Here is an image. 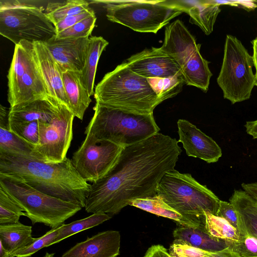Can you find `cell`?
<instances>
[{
    "instance_id": "cell-44",
    "label": "cell",
    "mask_w": 257,
    "mask_h": 257,
    "mask_svg": "<svg viewBox=\"0 0 257 257\" xmlns=\"http://www.w3.org/2000/svg\"><path fill=\"white\" fill-rule=\"evenodd\" d=\"M211 257H240L228 248L215 252H211Z\"/></svg>"
},
{
    "instance_id": "cell-17",
    "label": "cell",
    "mask_w": 257,
    "mask_h": 257,
    "mask_svg": "<svg viewBox=\"0 0 257 257\" xmlns=\"http://www.w3.org/2000/svg\"><path fill=\"white\" fill-rule=\"evenodd\" d=\"M33 43L37 61L51 101L57 106H65L69 109L63 86V72L44 43Z\"/></svg>"
},
{
    "instance_id": "cell-1",
    "label": "cell",
    "mask_w": 257,
    "mask_h": 257,
    "mask_svg": "<svg viewBox=\"0 0 257 257\" xmlns=\"http://www.w3.org/2000/svg\"><path fill=\"white\" fill-rule=\"evenodd\" d=\"M181 152L176 139L160 133L123 147L110 171L91 185L85 211L111 217L132 200L155 196L158 184L175 169Z\"/></svg>"
},
{
    "instance_id": "cell-20",
    "label": "cell",
    "mask_w": 257,
    "mask_h": 257,
    "mask_svg": "<svg viewBox=\"0 0 257 257\" xmlns=\"http://www.w3.org/2000/svg\"><path fill=\"white\" fill-rule=\"evenodd\" d=\"M62 79L69 109L75 117L82 120L91 99L84 85L81 72L67 71L63 73Z\"/></svg>"
},
{
    "instance_id": "cell-13",
    "label": "cell",
    "mask_w": 257,
    "mask_h": 257,
    "mask_svg": "<svg viewBox=\"0 0 257 257\" xmlns=\"http://www.w3.org/2000/svg\"><path fill=\"white\" fill-rule=\"evenodd\" d=\"M123 147L86 135L73 155L72 164L82 179L94 183L104 177L117 161Z\"/></svg>"
},
{
    "instance_id": "cell-16",
    "label": "cell",
    "mask_w": 257,
    "mask_h": 257,
    "mask_svg": "<svg viewBox=\"0 0 257 257\" xmlns=\"http://www.w3.org/2000/svg\"><path fill=\"white\" fill-rule=\"evenodd\" d=\"M61 71H82L87 54L89 37L57 39L44 43Z\"/></svg>"
},
{
    "instance_id": "cell-46",
    "label": "cell",
    "mask_w": 257,
    "mask_h": 257,
    "mask_svg": "<svg viewBox=\"0 0 257 257\" xmlns=\"http://www.w3.org/2000/svg\"><path fill=\"white\" fill-rule=\"evenodd\" d=\"M0 257H13L11 253L0 243Z\"/></svg>"
},
{
    "instance_id": "cell-35",
    "label": "cell",
    "mask_w": 257,
    "mask_h": 257,
    "mask_svg": "<svg viewBox=\"0 0 257 257\" xmlns=\"http://www.w3.org/2000/svg\"><path fill=\"white\" fill-rule=\"evenodd\" d=\"M59 226L51 228L40 237L35 238L30 245L16 252L15 257H30L41 249L53 245L58 235Z\"/></svg>"
},
{
    "instance_id": "cell-26",
    "label": "cell",
    "mask_w": 257,
    "mask_h": 257,
    "mask_svg": "<svg viewBox=\"0 0 257 257\" xmlns=\"http://www.w3.org/2000/svg\"><path fill=\"white\" fill-rule=\"evenodd\" d=\"M130 205L158 216L169 218L178 224L192 227L180 214L169 206L157 195L153 197L132 200Z\"/></svg>"
},
{
    "instance_id": "cell-49",
    "label": "cell",
    "mask_w": 257,
    "mask_h": 257,
    "mask_svg": "<svg viewBox=\"0 0 257 257\" xmlns=\"http://www.w3.org/2000/svg\"><path fill=\"white\" fill-rule=\"evenodd\" d=\"M256 257H257V256H256Z\"/></svg>"
},
{
    "instance_id": "cell-41",
    "label": "cell",
    "mask_w": 257,
    "mask_h": 257,
    "mask_svg": "<svg viewBox=\"0 0 257 257\" xmlns=\"http://www.w3.org/2000/svg\"><path fill=\"white\" fill-rule=\"evenodd\" d=\"M241 187L245 192L252 197L257 199V182L242 183Z\"/></svg>"
},
{
    "instance_id": "cell-24",
    "label": "cell",
    "mask_w": 257,
    "mask_h": 257,
    "mask_svg": "<svg viewBox=\"0 0 257 257\" xmlns=\"http://www.w3.org/2000/svg\"><path fill=\"white\" fill-rule=\"evenodd\" d=\"M221 11L219 6L213 0L196 1L186 12L190 17L189 22L198 26L206 35H210L217 17Z\"/></svg>"
},
{
    "instance_id": "cell-31",
    "label": "cell",
    "mask_w": 257,
    "mask_h": 257,
    "mask_svg": "<svg viewBox=\"0 0 257 257\" xmlns=\"http://www.w3.org/2000/svg\"><path fill=\"white\" fill-rule=\"evenodd\" d=\"M147 79L162 102L177 95L182 91L183 86L185 84L182 76Z\"/></svg>"
},
{
    "instance_id": "cell-42",
    "label": "cell",
    "mask_w": 257,
    "mask_h": 257,
    "mask_svg": "<svg viewBox=\"0 0 257 257\" xmlns=\"http://www.w3.org/2000/svg\"><path fill=\"white\" fill-rule=\"evenodd\" d=\"M9 110L1 104L0 106V127L8 128L9 125ZM9 129V128H8Z\"/></svg>"
},
{
    "instance_id": "cell-30",
    "label": "cell",
    "mask_w": 257,
    "mask_h": 257,
    "mask_svg": "<svg viewBox=\"0 0 257 257\" xmlns=\"http://www.w3.org/2000/svg\"><path fill=\"white\" fill-rule=\"evenodd\" d=\"M35 147L8 128L0 127V152L31 157Z\"/></svg>"
},
{
    "instance_id": "cell-28",
    "label": "cell",
    "mask_w": 257,
    "mask_h": 257,
    "mask_svg": "<svg viewBox=\"0 0 257 257\" xmlns=\"http://www.w3.org/2000/svg\"><path fill=\"white\" fill-rule=\"evenodd\" d=\"M111 216L104 213H94L69 224L63 223L58 228V234L53 244L82 231L97 226L110 219Z\"/></svg>"
},
{
    "instance_id": "cell-48",
    "label": "cell",
    "mask_w": 257,
    "mask_h": 257,
    "mask_svg": "<svg viewBox=\"0 0 257 257\" xmlns=\"http://www.w3.org/2000/svg\"><path fill=\"white\" fill-rule=\"evenodd\" d=\"M171 257H172V256H171ZM205 257H211V256L210 255L209 256H205Z\"/></svg>"
},
{
    "instance_id": "cell-22",
    "label": "cell",
    "mask_w": 257,
    "mask_h": 257,
    "mask_svg": "<svg viewBox=\"0 0 257 257\" xmlns=\"http://www.w3.org/2000/svg\"><path fill=\"white\" fill-rule=\"evenodd\" d=\"M35 239L32 236V227L20 221L0 224V243L13 257L16 252L30 245Z\"/></svg>"
},
{
    "instance_id": "cell-19",
    "label": "cell",
    "mask_w": 257,
    "mask_h": 257,
    "mask_svg": "<svg viewBox=\"0 0 257 257\" xmlns=\"http://www.w3.org/2000/svg\"><path fill=\"white\" fill-rule=\"evenodd\" d=\"M61 106L55 105L48 99H37L22 103L10 107L9 122L36 120L51 122L58 115Z\"/></svg>"
},
{
    "instance_id": "cell-36",
    "label": "cell",
    "mask_w": 257,
    "mask_h": 257,
    "mask_svg": "<svg viewBox=\"0 0 257 257\" xmlns=\"http://www.w3.org/2000/svg\"><path fill=\"white\" fill-rule=\"evenodd\" d=\"M216 216L225 219L234 227L240 239L248 235L238 213L230 202L220 200Z\"/></svg>"
},
{
    "instance_id": "cell-29",
    "label": "cell",
    "mask_w": 257,
    "mask_h": 257,
    "mask_svg": "<svg viewBox=\"0 0 257 257\" xmlns=\"http://www.w3.org/2000/svg\"><path fill=\"white\" fill-rule=\"evenodd\" d=\"M205 227L212 237L228 241H237L240 236L236 229L225 219L205 211Z\"/></svg>"
},
{
    "instance_id": "cell-2",
    "label": "cell",
    "mask_w": 257,
    "mask_h": 257,
    "mask_svg": "<svg viewBox=\"0 0 257 257\" xmlns=\"http://www.w3.org/2000/svg\"><path fill=\"white\" fill-rule=\"evenodd\" d=\"M0 174L20 179L48 195L84 208L91 185L80 176L71 159L46 163L30 157L0 152Z\"/></svg>"
},
{
    "instance_id": "cell-15",
    "label": "cell",
    "mask_w": 257,
    "mask_h": 257,
    "mask_svg": "<svg viewBox=\"0 0 257 257\" xmlns=\"http://www.w3.org/2000/svg\"><path fill=\"white\" fill-rule=\"evenodd\" d=\"M178 143H181L188 156L198 158L208 163H215L222 156L218 145L188 120L177 121Z\"/></svg>"
},
{
    "instance_id": "cell-39",
    "label": "cell",
    "mask_w": 257,
    "mask_h": 257,
    "mask_svg": "<svg viewBox=\"0 0 257 257\" xmlns=\"http://www.w3.org/2000/svg\"><path fill=\"white\" fill-rule=\"evenodd\" d=\"M93 14L94 12L90 8L82 13L65 18L55 25L57 34L69 28Z\"/></svg>"
},
{
    "instance_id": "cell-27",
    "label": "cell",
    "mask_w": 257,
    "mask_h": 257,
    "mask_svg": "<svg viewBox=\"0 0 257 257\" xmlns=\"http://www.w3.org/2000/svg\"><path fill=\"white\" fill-rule=\"evenodd\" d=\"M89 3L84 0H67L50 2L45 13L55 25L65 18L82 13L90 9Z\"/></svg>"
},
{
    "instance_id": "cell-38",
    "label": "cell",
    "mask_w": 257,
    "mask_h": 257,
    "mask_svg": "<svg viewBox=\"0 0 257 257\" xmlns=\"http://www.w3.org/2000/svg\"><path fill=\"white\" fill-rule=\"evenodd\" d=\"M169 252L172 257H205L210 256L211 253L177 239L170 246Z\"/></svg>"
},
{
    "instance_id": "cell-33",
    "label": "cell",
    "mask_w": 257,
    "mask_h": 257,
    "mask_svg": "<svg viewBox=\"0 0 257 257\" xmlns=\"http://www.w3.org/2000/svg\"><path fill=\"white\" fill-rule=\"evenodd\" d=\"M39 121L9 122L8 128L19 137L36 146L40 138Z\"/></svg>"
},
{
    "instance_id": "cell-9",
    "label": "cell",
    "mask_w": 257,
    "mask_h": 257,
    "mask_svg": "<svg viewBox=\"0 0 257 257\" xmlns=\"http://www.w3.org/2000/svg\"><path fill=\"white\" fill-rule=\"evenodd\" d=\"M201 44L179 20L165 29L164 42L159 48L179 66L185 84L207 91L212 73L209 63L200 52Z\"/></svg>"
},
{
    "instance_id": "cell-47",
    "label": "cell",
    "mask_w": 257,
    "mask_h": 257,
    "mask_svg": "<svg viewBox=\"0 0 257 257\" xmlns=\"http://www.w3.org/2000/svg\"><path fill=\"white\" fill-rule=\"evenodd\" d=\"M54 253L46 252L43 257H54Z\"/></svg>"
},
{
    "instance_id": "cell-18",
    "label": "cell",
    "mask_w": 257,
    "mask_h": 257,
    "mask_svg": "<svg viewBox=\"0 0 257 257\" xmlns=\"http://www.w3.org/2000/svg\"><path fill=\"white\" fill-rule=\"evenodd\" d=\"M120 235L118 231L98 232L76 243L61 257H116L119 254Z\"/></svg>"
},
{
    "instance_id": "cell-23",
    "label": "cell",
    "mask_w": 257,
    "mask_h": 257,
    "mask_svg": "<svg viewBox=\"0 0 257 257\" xmlns=\"http://www.w3.org/2000/svg\"><path fill=\"white\" fill-rule=\"evenodd\" d=\"M229 202L238 213L248 235L257 238V199L244 190H234Z\"/></svg>"
},
{
    "instance_id": "cell-3",
    "label": "cell",
    "mask_w": 257,
    "mask_h": 257,
    "mask_svg": "<svg viewBox=\"0 0 257 257\" xmlns=\"http://www.w3.org/2000/svg\"><path fill=\"white\" fill-rule=\"evenodd\" d=\"M94 97L102 105L140 114L153 113L162 102L147 79L133 72L126 62L104 76Z\"/></svg>"
},
{
    "instance_id": "cell-14",
    "label": "cell",
    "mask_w": 257,
    "mask_h": 257,
    "mask_svg": "<svg viewBox=\"0 0 257 257\" xmlns=\"http://www.w3.org/2000/svg\"><path fill=\"white\" fill-rule=\"evenodd\" d=\"M125 62L133 72L146 78L182 76L176 62L159 48L145 49L131 56Z\"/></svg>"
},
{
    "instance_id": "cell-32",
    "label": "cell",
    "mask_w": 257,
    "mask_h": 257,
    "mask_svg": "<svg viewBox=\"0 0 257 257\" xmlns=\"http://www.w3.org/2000/svg\"><path fill=\"white\" fill-rule=\"evenodd\" d=\"M22 216L23 209L0 187V224L18 222Z\"/></svg>"
},
{
    "instance_id": "cell-10",
    "label": "cell",
    "mask_w": 257,
    "mask_h": 257,
    "mask_svg": "<svg viewBox=\"0 0 257 257\" xmlns=\"http://www.w3.org/2000/svg\"><path fill=\"white\" fill-rule=\"evenodd\" d=\"M7 78L10 107L37 99H48L52 102L37 61L33 43L22 41L15 45Z\"/></svg>"
},
{
    "instance_id": "cell-7",
    "label": "cell",
    "mask_w": 257,
    "mask_h": 257,
    "mask_svg": "<svg viewBox=\"0 0 257 257\" xmlns=\"http://www.w3.org/2000/svg\"><path fill=\"white\" fill-rule=\"evenodd\" d=\"M31 1L1 0L0 34L15 45L22 41L46 43L57 35L42 7Z\"/></svg>"
},
{
    "instance_id": "cell-4",
    "label": "cell",
    "mask_w": 257,
    "mask_h": 257,
    "mask_svg": "<svg viewBox=\"0 0 257 257\" xmlns=\"http://www.w3.org/2000/svg\"><path fill=\"white\" fill-rule=\"evenodd\" d=\"M157 195L180 214L193 228L204 230L205 212L216 215L220 201L190 174L181 173L175 169L163 176L157 185Z\"/></svg>"
},
{
    "instance_id": "cell-45",
    "label": "cell",
    "mask_w": 257,
    "mask_h": 257,
    "mask_svg": "<svg viewBox=\"0 0 257 257\" xmlns=\"http://www.w3.org/2000/svg\"><path fill=\"white\" fill-rule=\"evenodd\" d=\"M253 48V65L255 69V76L257 86V37L251 41Z\"/></svg>"
},
{
    "instance_id": "cell-34",
    "label": "cell",
    "mask_w": 257,
    "mask_h": 257,
    "mask_svg": "<svg viewBox=\"0 0 257 257\" xmlns=\"http://www.w3.org/2000/svg\"><path fill=\"white\" fill-rule=\"evenodd\" d=\"M96 21L95 14L84 19L73 26L57 34V39L86 38L91 34Z\"/></svg>"
},
{
    "instance_id": "cell-25",
    "label": "cell",
    "mask_w": 257,
    "mask_h": 257,
    "mask_svg": "<svg viewBox=\"0 0 257 257\" xmlns=\"http://www.w3.org/2000/svg\"><path fill=\"white\" fill-rule=\"evenodd\" d=\"M108 45V42L102 37H89L87 54L81 74L84 85L90 96L94 92V80L99 59Z\"/></svg>"
},
{
    "instance_id": "cell-40",
    "label": "cell",
    "mask_w": 257,
    "mask_h": 257,
    "mask_svg": "<svg viewBox=\"0 0 257 257\" xmlns=\"http://www.w3.org/2000/svg\"><path fill=\"white\" fill-rule=\"evenodd\" d=\"M144 257H171V256L164 246L157 244L150 247Z\"/></svg>"
},
{
    "instance_id": "cell-6",
    "label": "cell",
    "mask_w": 257,
    "mask_h": 257,
    "mask_svg": "<svg viewBox=\"0 0 257 257\" xmlns=\"http://www.w3.org/2000/svg\"><path fill=\"white\" fill-rule=\"evenodd\" d=\"M0 187L24 210L33 224L57 227L82 208L43 193L17 178L0 174Z\"/></svg>"
},
{
    "instance_id": "cell-21",
    "label": "cell",
    "mask_w": 257,
    "mask_h": 257,
    "mask_svg": "<svg viewBox=\"0 0 257 257\" xmlns=\"http://www.w3.org/2000/svg\"><path fill=\"white\" fill-rule=\"evenodd\" d=\"M173 236L175 239L209 252H215L228 247L226 240L212 237L206 230L199 228L178 224Z\"/></svg>"
},
{
    "instance_id": "cell-11",
    "label": "cell",
    "mask_w": 257,
    "mask_h": 257,
    "mask_svg": "<svg viewBox=\"0 0 257 257\" xmlns=\"http://www.w3.org/2000/svg\"><path fill=\"white\" fill-rule=\"evenodd\" d=\"M253 65V57L241 41L227 35L222 64L217 78L224 98L232 104L250 98L252 90L256 85Z\"/></svg>"
},
{
    "instance_id": "cell-8",
    "label": "cell",
    "mask_w": 257,
    "mask_h": 257,
    "mask_svg": "<svg viewBox=\"0 0 257 257\" xmlns=\"http://www.w3.org/2000/svg\"><path fill=\"white\" fill-rule=\"evenodd\" d=\"M105 5L106 16L112 22L141 33L158 31L184 12L175 1H93Z\"/></svg>"
},
{
    "instance_id": "cell-5",
    "label": "cell",
    "mask_w": 257,
    "mask_h": 257,
    "mask_svg": "<svg viewBox=\"0 0 257 257\" xmlns=\"http://www.w3.org/2000/svg\"><path fill=\"white\" fill-rule=\"evenodd\" d=\"M85 135L122 147L144 141L160 130L153 113L140 114L95 103Z\"/></svg>"
},
{
    "instance_id": "cell-12",
    "label": "cell",
    "mask_w": 257,
    "mask_h": 257,
    "mask_svg": "<svg viewBox=\"0 0 257 257\" xmlns=\"http://www.w3.org/2000/svg\"><path fill=\"white\" fill-rule=\"evenodd\" d=\"M74 115L62 106L51 122L39 121L40 138L31 158L46 163H59L67 159L73 139Z\"/></svg>"
},
{
    "instance_id": "cell-43",
    "label": "cell",
    "mask_w": 257,
    "mask_h": 257,
    "mask_svg": "<svg viewBox=\"0 0 257 257\" xmlns=\"http://www.w3.org/2000/svg\"><path fill=\"white\" fill-rule=\"evenodd\" d=\"M244 126L246 133L254 139H257V119L246 121Z\"/></svg>"
},
{
    "instance_id": "cell-37",
    "label": "cell",
    "mask_w": 257,
    "mask_h": 257,
    "mask_svg": "<svg viewBox=\"0 0 257 257\" xmlns=\"http://www.w3.org/2000/svg\"><path fill=\"white\" fill-rule=\"evenodd\" d=\"M228 248L240 257L257 256V238L247 235L237 241L226 240Z\"/></svg>"
}]
</instances>
